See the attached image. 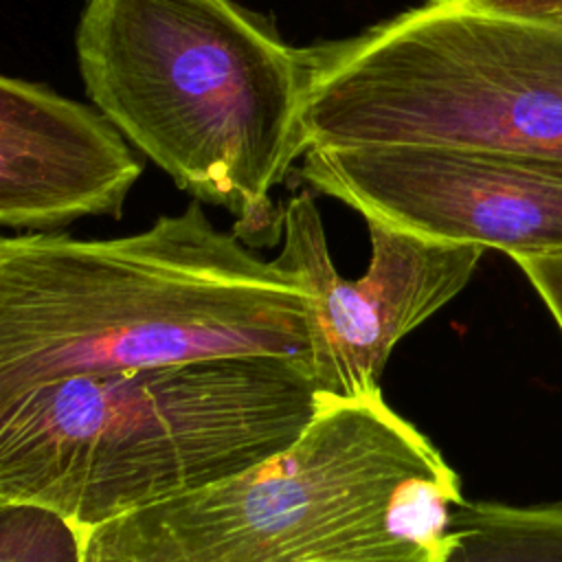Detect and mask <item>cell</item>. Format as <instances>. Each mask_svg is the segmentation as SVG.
Listing matches in <instances>:
<instances>
[{
    "mask_svg": "<svg viewBox=\"0 0 562 562\" xmlns=\"http://www.w3.org/2000/svg\"><path fill=\"white\" fill-rule=\"evenodd\" d=\"M312 294L200 202L112 239L0 241V400L81 375L206 358L310 362Z\"/></svg>",
    "mask_w": 562,
    "mask_h": 562,
    "instance_id": "cell-1",
    "label": "cell"
},
{
    "mask_svg": "<svg viewBox=\"0 0 562 562\" xmlns=\"http://www.w3.org/2000/svg\"><path fill=\"white\" fill-rule=\"evenodd\" d=\"M321 404L283 356L81 373L0 400V505L94 527L241 474L290 448Z\"/></svg>",
    "mask_w": 562,
    "mask_h": 562,
    "instance_id": "cell-2",
    "label": "cell"
},
{
    "mask_svg": "<svg viewBox=\"0 0 562 562\" xmlns=\"http://www.w3.org/2000/svg\"><path fill=\"white\" fill-rule=\"evenodd\" d=\"M90 101L198 202L272 246V189L307 151L305 64L235 0H88L75 35Z\"/></svg>",
    "mask_w": 562,
    "mask_h": 562,
    "instance_id": "cell-3",
    "label": "cell"
},
{
    "mask_svg": "<svg viewBox=\"0 0 562 562\" xmlns=\"http://www.w3.org/2000/svg\"><path fill=\"white\" fill-rule=\"evenodd\" d=\"M459 474L380 391L321 393L283 452L112 518L79 562H443Z\"/></svg>",
    "mask_w": 562,
    "mask_h": 562,
    "instance_id": "cell-4",
    "label": "cell"
},
{
    "mask_svg": "<svg viewBox=\"0 0 562 562\" xmlns=\"http://www.w3.org/2000/svg\"><path fill=\"white\" fill-rule=\"evenodd\" d=\"M305 145L562 156V22L426 0L301 48Z\"/></svg>",
    "mask_w": 562,
    "mask_h": 562,
    "instance_id": "cell-5",
    "label": "cell"
},
{
    "mask_svg": "<svg viewBox=\"0 0 562 562\" xmlns=\"http://www.w3.org/2000/svg\"><path fill=\"white\" fill-rule=\"evenodd\" d=\"M299 176L364 222L518 257L562 255V156L435 143L312 147Z\"/></svg>",
    "mask_w": 562,
    "mask_h": 562,
    "instance_id": "cell-6",
    "label": "cell"
},
{
    "mask_svg": "<svg viewBox=\"0 0 562 562\" xmlns=\"http://www.w3.org/2000/svg\"><path fill=\"white\" fill-rule=\"evenodd\" d=\"M371 261L360 279L336 270L310 191L283 206V246L274 261L312 294L310 367L318 393L364 397L380 391L393 347L472 279L483 246L430 241L367 222Z\"/></svg>",
    "mask_w": 562,
    "mask_h": 562,
    "instance_id": "cell-7",
    "label": "cell"
},
{
    "mask_svg": "<svg viewBox=\"0 0 562 562\" xmlns=\"http://www.w3.org/2000/svg\"><path fill=\"white\" fill-rule=\"evenodd\" d=\"M143 162L99 110L44 83L0 79V222L50 231L86 215L121 217Z\"/></svg>",
    "mask_w": 562,
    "mask_h": 562,
    "instance_id": "cell-8",
    "label": "cell"
},
{
    "mask_svg": "<svg viewBox=\"0 0 562 562\" xmlns=\"http://www.w3.org/2000/svg\"><path fill=\"white\" fill-rule=\"evenodd\" d=\"M454 542L443 562H562V503L452 505Z\"/></svg>",
    "mask_w": 562,
    "mask_h": 562,
    "instance_id": "cell-9",
    "label": "cell"
},
{
    "mask_svg": "<svg viewBox=\"0 0 562 562\" xmlns=\"http://www.w3.org/2000/svg\"><path fill=\"white\" fill-rule=\"evenodd\" d=\"M562 334V255H533L514 259Z\"/></svg>",
    "mask_w": 562,
    "mask_h": 562,
    "instance_id": "cell-10",
    "label": "cell"
},
{
    "mask_svg": "<svg viewBox=\"0 0 562 562\" xmlns=\"http://www.w3.org/2000/svg\"><path fill=\"white\" fill-rule=\"evenodd\" d=\"M461 2L481 11L520 15V18L558 20L562 15V0H461Z\"/></svg>",
    "mask_w": 562,
    "mask_h": 562,
    "instance_id": "cell-11",
    "label": "cell"
},
{
    "mask_svg": "<svg viewBox=\"0 0 562 562\" xmlns=\"http://www.w3.org/2000/svg\"><path fill=\"white\" fill-rule=\"evenodd\" d=\"M558 22H562V15H560V18H558Z\"/></svg>",
    "mask_w": 562,
    "mask_h": 562,
    "instance_id": "cell-12",
    "label": "cell"
}]
</instances>
